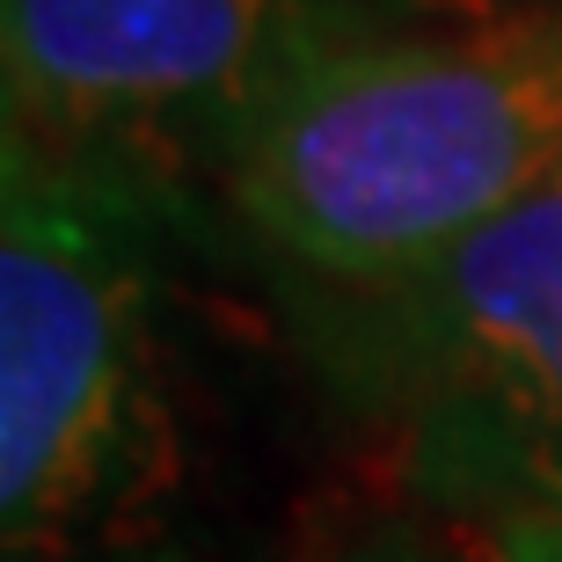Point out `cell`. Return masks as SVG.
I'll use <instances>...</instances> for the list:
<instances>
[{"label": "cell", "mask_w": 562, "mask_h": 562, "mask_svg": "<svg viewBox=\"0 0 562 562\" xmlns=\"http://www.w3.org/2000/svg\"><path fill=\"white\" fill-rule=\"evenodd\" d=\"M555 533H562V526H555Z\"/></svg>", "instance_id": "7"}, {"label": "cell", "mask_w": 562, "mask_h": 562, "mask_svg": "<svg viewBox=\"0 0 562 562\" xmlns=\"http://www.w3.org/2000/svg\"><path fill=\"white\" fill-rule=\"evenodd\" d=\"M314 344L438 512L562 526V183L387 285H329Z\"/></svg>", "instance_id": "2"}, {"label": "cell", "mask_w": 562, "mask_h": 562, "mask_svg": "<svg viewBox=\"0 0 562 562\" xmlns=\"http://www.w3.org/2000/svg\"><path fill=\"white\" fill-rule=\"evenodd\" d=\"M220 176L292 271L387 285L562 183V15L358 30L256 110Z\"/></svg>", "instance_id": "1"}, {"label": "cell", "mask_w": 562, "mask_h": 562, "mask_svg": "<svg viewBox=\"0 0 562 562\" xmlns=\"http://www.w3.org/2000/svg\"><path fill=\"white\" fill-rule=\"evenodd\" d=\"M146 176L8 139L0 526L52 548L146 475Z\"/></svg>", "instance_id": "3"}, {"label": "cell", "mask_w": 562, "mask_h": 562, "mask_svg": "<svg viewBox=\"0 0 562 562\" xmlns=\"http://www.w3.org/2000/svg\"><path fill=\"white\" fill-rule=\"evenodd\" d=\"M424 15L453 22V30H490V22H526V15H562V0H409Z\"/></svg>", "instance_id": "6"}, {"label": "cell", "mask_w": 562, "mask_h": 562, "mask_svg": "<svg viewBox=\"0 0 562 562\" xmlns=\"http://www.w3.org/2000/svg\"><path fill=\"white\" fill-rule=\"evenodd\" d=\"M344 562H562L555 526H519V519H460L438 512V533H380L351 548Z\"/></svg>", "instance_id": "5"}, {"label": "cell", "mask_w": 562, "mask_h": 562, "mask_svg": "<svg viewBox=\"0 0 562 562\" xmlns=\"http://www.w3.org/2000/svg\"><path fill=\"white\" fill-rule=\"evenodd\" d=\"M358 37L336 0H0L8 139L117 168L227 161L256 110Z\"/></svg>", "instance_id": "4"}]
</instances>
